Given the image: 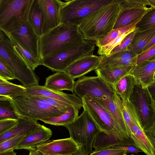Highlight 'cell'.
I'll list each match as a JSON object with an SVG mask.
<instances>
[{
	"label": "cell",
	"instance_id": "obj_45",
	"mask_svg": "<svg viewBox=\"0 0 155 155\" xmlns=\"http://www.w3.org/2000/svg\"><path fill=\"white\" fill-rule=\"evenodd\" d=\"M113 147L120 149H124L126 150V154L129 153H135L137 155H139L138 153L140 152H143L139 149L133 146H115Z\"/></svg>",
	"mask_w": 155,
	"mask_h": 155
},
{
	"label": "cell",
	"instance_id": "obj_54",
	"mask_svg": "<svg viewBox=\"0 0 155 155\" xmlns=\"http://www.w3.org/2000/svg\"></svg>",
	"mask_w": 155,
	"mask_h": 155
},
{
	"label": "cell",
	"instance_id": "obj_15",
	"mask_svg": "<svg viewBox=\"0 0 155 155\" xmlns=\"http://www.w3.org/2000/svg\"><path fill=\"white\" fill-rule=\"evenodd\" d=\"M24 92L31 95L43 96L62 101L80 109L82 107V99L75 94H66L50 90L39 85L25 87Z\"/></svg>",
	"mask_w": 155,
	"mask_h": 155
},
{
	"label": "cell",
	"instance_id": "obj_43",
	"mask_svg": "<svg viewBox=\"0 0 155 155\" xmlns=\"http://www.w3.org/2000/svg\"><path fill=\"white\" fill-rule=\"evenodd\" d=\"M155 54V45L147 50L136 55V65H138L145 61L149 60L154 57Z\"/></svg>",
	"mask_w": 155,
	"mask_h": 155
},
{
	"label": "cell",
	"instance_id": "obj_51",
	"mask_svg": "<svg viewBox=\"0 0 155 155\" xmlns=\"http://www.w3.org/2000/svg\"><path fill=\"white\" fill-rule=\"evenodd\" d=\"M0 155H16V154L13 151H12L0 153Z\"/></svg>",
	"mask_w": 155,
	"mask_h": 155
},
{
	"label": "cell",
	"instance_id": "obj_30",
	"mask_svg": "<svg viewBox=\"0 0 155 155\" xmlns=\"http://www.w3.org/2000/svg\"><path fill=\"white\" fill-rule=\"evenodd\" d=\"M151 9L152 8L147 9H135L123 12L115 24L113 29L129 25Z\"/></svg>",
	"mask_w": 155,
	"mask_h": 155
},
{
	"label": "cell",
	"instance_id": "obj_7",
	"mask_svg": "<svg viewBox=\"0 0 155 155\" xmlns=\"http://www.w3.org/2000/svg\"><path fill=\"white\" fill-rule=\"evenodd\" d=\"M128 100L144 131L155 130V100L149 88H142L137 82Z\"/></svg>",
	"mask_w": 155,
	"mask_h": 155
},
{
	"label": "cell",
	"instance_id": "obj_1",
	"mask_svg": "<svg viewBox=\"0 0 155 155\" xmlns=\"http://www.w3.org/2000/svg\"><path fill=\"white\" fill-rule=\"evenodd\" d=\"M122 0H114L90 14L78 25L84 39L95 41L101 38L114 29L121 13Z\"/></svg>",
	"mask_w": 155,
	"mask_h": 155
},
{
	"label": "cell",
	"instance_id": "obj_4",
	"mask_svg": "<svg viewBox=\"0 0 155 155\" xmlns=\"http://www.w3.org/2000/svg\"><path fill=\"white\" fill-rule=\"evenodd\" d=\"M81 99L84 109L88 112L101 132L121 140L130 138L111 116L101 100L88 94Z\"/></svg>",
	"mask_w": 155,
	"mask_h": 155
},
{
	"label": "cell",
	"instance_id": "obj_44",
	"mask_svg": "<svg viewBox=\"0 0 155 155\" xmlns=\"http://www.w3.org/2000/svg\"><path fill=\"white\" fill-rule=\"evenodd\" d=\"M18 119L7 118L0 120V135L9 130L18 122Z\"/></svg>",
	"mask_w": 155,
	"mask_h": 155
},
{
	"label": "cell",
	"instance_id": "obj_22",
	"mask_svg": "<svg viewBox=\"0 0 155 155\" xmlns=\"http://www.w3.org/2000/svg\"><path fill=\"white\" fill-rule=\"evenodd\" d=\"M133 67L124 66L95 71L97 76L113 88L121 78L130 73Z\"/></svg>",
	"mask_w": 155,
	"mask_h": 155
},
{
	"label": "cell",
	"instance_id": "obj_29",
	"mask_svg": "<svg viewBox=\"0 0 155 155\" xmlns=\"http://www.w3.org/2000/svg\"><path fill=\"white\" fill-rule=\"evenodd\" d=\"M80 109L72 106L63 114L56 117L44 118L41 120L46 124L56 126H63L73 122L78 116Z\"/></svg>",
	"mask_w": 155,
	"mask_h": 155
},
{
	"label": "cell",
	"instance_id": "obj_28",
	"mask_svg": "<svg viewBox=\"0 0 155 155\" xmlns=\"http://www.w3.org/2000/svg\"><path fill=\"white\" fill-rule=\"evenodd\" d=\"M28 21L40 37L42 35V15L38 0H33L28 14Z\"/></svg>",
	"mask_w": 155,
	"mask_h": 155
},
{
	"label": "cell",
	"instance_id": "obj_14",
	"mask_svg": "<svg viewBox=\"0 0 155 155\" xmlns=\"http://www.w3.org/2000/svg\"><path fill=\"white\" fill-rule=\"evenodd\" d=\"M38 2L42 12L43 35L61 23V9L64 2L60 0H38Z\"/></svg>",
	"mask_w": 155,
	"mask_h": 155
},
{
	"label": "cell",
	"instance_id": "obj_6",
	"mask_svg": "<svg viewBox=\"0 0 155 155\" xmlns=\"http://www.w3.org/2000/svg\"><path fill=\"white\" fill-rule=\"evenodd\" d=\"M33 0H0V31L7 37L28 20Z\"/></svg>",
	"mask_w": 155,
	"mask_h": 155
},
{
	"label": "cell",
	"instance_id": "obj_46",
	"mask_svg": "<svg viewBox=\"0 0 155 155\" xmlns=\"http://www.w3.org/2000/svg\"><path fill=\"white\" fill-rule=\"evenodd\" d=\"M147 136L150 143L155 147V130L145 131Z\"/></svg>",
	"mask_w": 155,
	"mask_h": 155
},
{
	"label": "cell",
	"instance_id": "obj_42",
	"mask_svg": "<svg viewBox=\"0 0 155 155\" xmlns=\"http://www.w3.org/2000/svg\"><path fill=\"white\" fill-rule=\"evenodd\" d=\"M38 96L51 105L65 112L73 106L68 103L53 98L41 96Z\"/></svg>",
	"mask_w": 155,
	"mask_h": 155
},
{
	"label": "cell",
	"instance_id": "obj_37",
	"mask_svg": "<svg viewBox=\"0 0 155 155\" xmlns=\"http://www.w3.org/2000/svg\"><path fill=\"white\" fill-rule=\"evenodd\" d=\"M19 134L14 137L0 143V153L13 151L21 141L26 135Z\"/></svg>",
	"mask_w": 155,
	"mask_h": 155
},
{
	"label": "cell",
	"instance_id": "obj_16",
	"mask_svg": "<svg viewBox=\"0 0 155 155\" xmlns=\"http://www.w3.org/2000/svg\"><path fill=\"white\" fill-rule=\"evenodd\" d=\"M78 144L71 137L48 140L38 145L36 149L45 155H68L79 148Z\"/></svg>",
	"mask_w": 155,
	"mask_h": 155
},
{
	"label": "cell",
	"instance_id": "obj_40",
	"mask_svg": "<svg viewBox=\"0 0 155 155\" xmlns=\"http://www.w3.org/2000/svg\"><path fill=\"white\" fill-rule=\"evenodd\" d=\"M0 77L6 80H12L15 78L13 73L6 62L0 57Z\"/></svg>",
	"mask_w": 155,
	"mask_h": 155
},
{
	"label": "cell",
	"instance_id": "obj_41",
	"mask_svg": "<svg viewBox=\"0 0 155 155\" xmlns=\"http://www.w3.org/2000/svg\"><path fill=\"white\" fill-rule=\"evenodd\" d=\"M126 150L113 147L102 150L93 151L88 155H127Z\"/></svg>",
	"mask_w": 155,
	"mask_h": 155
},
{
	"label": "cell",
	"instance_id": "obj_19",
	"mask_svg": "<svg viewBox=\"0 0 155 155\" xmlns=\"http://www.w3.org/2000/svg\"><path fill=\"white\" fill-rule=\"evenodd\" d=\"M52 134L50 129L41 125L27 134L18 143L16 150L29 151L36 149L37 147L49 140Z\"/></svg>",
	"mask_w": 155,
	"mask_h": 155
},
{
	"label": "cell",
	"instance_id": "obj_10",
	"mask_svg": "<svg viewBox=\"0 0 155 155\" xmlns=\"http://www.w3.org/2000/svg\"><path fill=\"white\" fill-rule=\"evenodd\" d=\"M114 0H69L64 2L61 12V23L78 25L90 14Z\"/></svg>",
	"mask_w": 155,
	"mask_h": 155
},
{
	"label": "cell",
	"instance_id": "obj_52",
	"mask_svg": "<svg viewBox=\"0 0 155 155\" xmlns=\"http://www.w3.org/2000/svg\"><path fill=\"white\" fill-rule=\"evenodd\" d=\"M131 154L132 155H134V154ZM147 155V154H145V155Z\"/></svg>",
	"mask_w": 155,
	"mask_h": 155
},
{
	"label": "cell",
	"instance_id": "obj_17",
	"mask_svg": "<svg viewBox=\"0 0 155 155\" xmlns=\"http://www.w3.org/2000/svg\"><path fill=\"white\" fill-rule=\"evenodd\" d=\"M155 57L133 66L130 72L143 89L155 84Z\"/></svg>",
	"mask_w": 155,
	"mask_h": 155
},
{
	"label": "cell",
	"instance_id": "obj_50",
	"mask_svg": "<svg viewBox=\"0 0 155 155\" xmlns=\"http://www.w3.org/2000/svg\"><path fill=\"white\" fill-rule=\"evenodd\" d=\"M11 83V82L8 81V80H6L0 77V85L9 84Z\"/></svg>",
	"mask_w": 155,
	"mask_h": 155
},
{
	"label": "cell",
	"instance_id": "obj_36",
	"mask_svg": "<svg viewBox=\"0 0 155 155\" xmlns=\"http://www.w3.org/2000/svg\"><path fill=\"white\" fill-rule=\"evenodd\" d=\"M136 30V27L124 33L105 45L98 47L97 54L99 55H108L112 50L120 44L122 41L129 34Z\"/></svg>",
	"mask_w": 155,
	"mask_h": 155
},
{
	"label": "cell",
	"instance_id": "obj_9",
	"mask_svg": "<svg viewBox=\"0 0 155 155\" xmlns=\"http://www.w3.org/2000/svg\"><path fill=\"white\" fill-rule=\"evenodd\" d=\"M95 45L86 41L81 44L41 59V65L53 71H64L72 64L85 56L93 54Z\"/></svg>",
	"mask_w": 155,
	"mask_h": 155
},
{
	"label": "cell",
	"instance_id": "obj_49",
	"mask_svg": "<svg viewBox=\"0 0 155 155\" xmlns=\"http://www.w3.org/2000/svg\"><path fill=\"white\" fill-rule=\"evenodd\" d=\"M68 155H85L81 149L79 148L76 152Z\"/></svg>",
	"mask_w": 155,
	"mask_h": 155
},
{
	"label": "cell",
	"instance_id": "obj_8",
	"mask_svg": "<svg viewBox=\"0 0 155 155\" xmlns=\"http://www.w3.org/2000/svg\"><path fill=\"white\" fill-rule=\"evenodd\" d=\"M64 126L68 130L70 137L78 144L85 155H88L93 151V142L101 132L86 110L84 109L73 122Z\"/></svg>",
	"mask_w": 155,
	"mask_h": 155
},
{
	"label": "cell",
	"instance_id": "obj_32",
	"mask_svg": "<svg viewBox=\"0 0 155 155\" xmlns=\"http://www.w3.org/2000/svg\"><path fill=\"white\" fill-rule=\"evenodd\" d=\"M7 37L9 39L12 45L18 54L33 71L39 65H41V62L35 58L28 51L22 47L10 35Z\"/></svg>",
	"mask_w": 155,
	"mask_h": 155
},
{
	"label": "cell",
	"instance_id": "obj_2",
	"mask_svg": "<svg viewBox=\"0 0 155 155\" xmlns=\"http://www.w3.org/2000/svg\"><path fill=\"white\" fill-rule=\"evenodd\" d=\"M78 25L61 23L40 38L41 59L80 45L85 42Z\"/></svg>",
	"mask_w": 155,
	"mask_h": 155
},
{
	"label": "cell",
	"instance_id": "obj_39",
	"mask_svg": "<svg viewBox=\"0 0 155 155\" xmlns=\"http://www.w3.org/2000/svg\"><path fill=\"white\" fill-rule=\"evenodd\" d=\"M135 31L128 35L122 41L120 44L114 48L110 52L109 54L106 56H111L119 52L128 50L127 47L131 43L134 37Z\"/></svg>",
	"mask_w": 155,
	"mask_h": 155
},
{
	"label": "cell",
	"instance_id": "obj_25",
	"mask_svg": "<svg viewBox=\"0 0 155 155\" xmlns=\"http://www.w3.org/2000/svg\"><path fill=\"white\" fill-rule=\"evenodd\" d=\"M155 36V28L140 32H135L128 50L137 55L140 53L148 42Z\"/></svg>",
	"mask_w": 155,
	"mask_h": 155
},
{
	"label": "cell",
	"instance_id": "obj_23",
	"mask_svg": "<svg viewBox=\"0 0 155 155\" xmlns=\"http://www.w3.org/2000/svg\"><path fill=\"white\" fill-rule=\"evenodd\" d=\"M18 120L16 125L0 135V143L19 134H27L41 125L37 121L19 118Z\"/></svg>",
	"mask_w": 155,
	"mask_h": 155
},
{
	"label": "cell",
	"instance_id": "obj_11",
	"mask_svg": "<svg viewBox=\"0 0 155 155\" xmlns=\"http://www.w3.org/2000/svg\"><path fill=\"white\" fill-rule=\"evenodd\" d=\"M74 91L81 99L88 94L102 100L104 97L111 95L114 90L98 76H84L75 82Z\"/></svg>",
	"mask_w": 155,
	"mask_h": 155
},
{
	"label": "cell",
	"instance_id": "obj_47",
	"mask_svg": "<svg viewBox=\"0 0 155 155\" xmlns=\"http://www.w3.org/2000/svg\"><path fill=\"white\" fill-rule=\"evenodd\" d=\"M155 36L151 38L146 44L145 46L141 52L144 51L150 48L154 45H155Z\"/></svg>",
	"mask_w": 155,
	"mask_h": 155
},
{
	"label": "cell",
	"instance_id": "obj_24",
	"mask_svg": "<svg viewBox=\"0 0 155 155\" xmlns=\"http://www.w3.org/2000/svg\"><path fill=\"white\" fill-rule=\"evenodd\" d=\"M118 145L131 146L135 147L131 137L128 139L121 140L101 132L95 138L93 143L92 148L94 149L95 151H97Z\"/></svg>",
	"mask_w": 155,
	"mask_h": 155
},
{
	"label": "cell",
	"instance_id": "obj_21",
	"mask_svg": "<svg viewBox=\"0 0 155 155\" xmlns=\"http://www.w3.org/2000/svg\"><path fill=\"white\" fill-rule=\"evenodd\" d=\"M74 80L65 71L57 72L46 78L44 86L55 91L67 90L73 93L75 82Z\"/></svg>",
	"mask_w": 155,
	"mask_h": 155
},
{
	"label": "cell",
	"instance_id": "obj_34",
	"mask_svg": "<svg viewBox=\"0 0 155 155\" xmlns=\"http://www.w3.org/2000/svg\"><path fill=\"white\" fill-rule=\"evenodd\" d=\"M135 27V32L155 28V8L148 10L137 23Z\"/></svg>",
	"mask_w": 155,
	"mask_h": 155
},
{
	"label": "cell",
	"instance_id": "obj_5",
	"mask_svg": "<svg viewBox=\"0 0 155 155\" xmlns=\"http://www.w3.org/2000/svg\"><path fill=\"white\" fill-rule=\"evenodd\" d=\"M0 57L12 71L15 78L25 87L38 85L39 80L34 71L13 48L9 39L0 31Z\"/></svg>",
	"mask_w": 155,
	"mask_h": 155
},
{
	"label": "cell",
	"instance_id": "obj_31",
	"mask_svg": "<svg viewBox=\"0 0 155 155\" xmlns=\"http://www.w3.org/2000/svg\"><path fill=\"white\" fill-rule=\"evenodd\" d=\"M144 15L128 25L113 29L103 38L96 40L95 44L98 47L105 45L123 33L132 30L135 27L137 23L141 20Z\"/></svg>",
	"mask_w": 155,
	"mask_h": 155
},
{
	"label": "cell",
	"instance_id": "obj_53",
	"mask_svg": "<svg viewBox=\"0 0 155 155\" xmlns=\"http://www.w3.org/2000/svg\"></svg>",
	"mask_w": 155,
	"mask_h": 155
},
{
	"label": "cell",
	"instance_id": "obj_18",
	"mask_svg": "<svg viewBox=\"0 0 155 155\" xmlns=\"http://www.w3.org/2000/svg\"><path fill=\"white\" fill-rule=\"evenodd\" d=\"M136 55L127 50L119 52L110 56H99V63L96 69H106L124 66H134Z\"/></svg>",
	"mask_w": 155,
	"mask_h": 155
},
{
	"label": "cell",
	"instance_id": "obj_33",
	"mask_svg": "<svg viewBox=\"0 0 155 155\" xmlns=\"http://www.w3.org/2000/svg\"><path fill=\"white\" fill-rule=\"evenodd\" d=\"M122 12L132 9H147L155 8V0H122Z\"/></svg>",
	"mask_w": 155,
	"mask_h": 155
},
{
	"label": "cell",
	"instance_id": "obj_3",
	"mask_svg": "<svg viewBox=\"0 0 155 155\" xmlns=\"http://www.w3.org/2000/svg\"><path fill=\"white\" fill-rule=\"evenodd\" d=\"M11 104L18 118L37 121L59 116L65 112L49 104L38 96L23 92L12 98Z\"/></svg>",
	"mask_w": 155,
	"mask_h": 155
},
{
	"label": "cell",
	"instance_id": "obj_20",
	"mask_svg": "<svg viewBox=\"0 0 155 155\" xmlns=\"http://www.w3.org/2000/svg\"><path fill=\"white\" fill-rule=\"evenodd\" d=\"M99 58L93 54L85 56L72 64L64 71L74 80L80 78L97 68Z\"/></svg>",
	"mask_w": 155,
	"mask_h": 155
},
{
	"label": "cell",
	"instance_id": "obj_12",
	"mask_svg": "<svg viewBox=\"0 0 155 155\" xmlns=\"http://www.w3.org/2000/svg\"><path fill=\"white\" fill-rule=\"evenodd\" d=\"M10 35L35 58L41 62L39 48L40 37L35 33L28 20Z\"/></svg>",
	"mask_w": 155,
	"mask_h": 155
},
{
	"label": "cell",
	"instance_id": "obj_27",
	"mask_svg": "<svg viewBox=\"0 0 155 155\" xmlns=\"http://www.w3.org/2000/svg\"><path fill=\"white\" fill-rule=\"evenodd\" d=\"M101 100L104 104L109 113L122 129L130 136L129 128L114 100L113 93L105 97Z\"/></svg>",
	"mask_w": 155,
	"mask_h": 155
},
{
	"label": "cell",
	"instance_id": "obj_55",
	"mask_svg": "<svg viewBox=\"0 0 155 155\" xmlns=\"http://www.w3.org/2000/svg\"></svg>",
	"mask_w": 155,
	"mask_h": 155
},
{
	"label": "cell",
	"instance_id": "obj_48",
	"mask_svg": "<svg viewBox=\"0 0 155 155\" xmlns=\"http://www.w3.org/2000/svg\"><path fill=\"white\" fill-rule=\"evenodd\" d=\"M29 151V153L28 155H44L43 153L36 149Z\"/></svg>",
	"mask_w": 155,
	"mask_h": 155
},
{
	"label": "cell",
	"instance_id": "obj_26",
	"mask_svg": "<svg viewBox=\"0 0 155 155\" xmlns=\"http://www.w3.org/2000/svg\"><path fill=\"white\" fill-rule=\"evenodd\" d=\"M137 82L130 73L123 77L113 88L123 100H128Z\"/></svg>",
	"mask_w": 155,
	"mask_h": 155
},
{
	"label": "cell",
	"instance_id": "obj_13",
	"mask_svg": "<svg viewBox=\"0 0 155 155\" xmlns=\"http://www.w3.org/2000/svg\"><path fill=\"white\" fill-rule=\"evenodd\" d=\"M131 120V131L130 137L135 147L147 155H155V148L148 138L141 127L138 117L128 99L125 101Z\"/></svg>",
	"mask_w": 155,
	"mask_h": 155
},
{
	"label": "cell",
	"instance_id": "obj_38",
	"mask_svg": "<svg viewBox=\"0 0 155 155\" xmlns=\"http://www.w3.org/2000/svg\"><path fill=\"white\" fill-rule=\"evenodd\" d=\"M7 118L18 119L10 101H0V120Z\"/></svg>",
	"mask_w": 155,
	"mask_h": 155
},
{
	"label": "cell",
	"instance_id": "obj_35",
	"mask_svg": "<svg viewBox=\"0 0 155 155\" xmlns=\"http://www.w3.org/2000/svg\"><path fill=\"white\" fill-rule=\"evenodd\" d=\"M25 87L23 86L11 83L0 85V95L10 100L24 92Z\"/></svg>",
	"mask_w": 155,
	"mask_h": 155
}]
</instances>
